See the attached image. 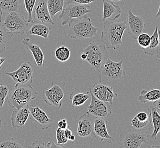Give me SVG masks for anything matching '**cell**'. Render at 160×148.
I'll use <instances>...</instances> for the list:
<instances>
[{"label": "cell", "instance_id": "1", "mask_svg": "<svg viewBox=\"0 0 160 148\" xmlns=\"http://www.w3.org/2000/svg\"><path fill=\"white\" fill-rule=\"evenodd\" d=\"M127 29L126 21H104L101 40L108 49H119L123 44L122 37Z\"/></svg>", "mask_w": 160, "mask_h": 148}, {"label": "cell", "instance_id": "2", "mask_svg": "<svg viewBox=\"0 0 160 148\" xmlns=\"http://www.w3.org/2000/svg\"><path fill=\"white\" fill-rule=\"evenodd\" d=\"M37 93L31 84L16 83L10 90L8 103L11 108H23L37 98Z\"/></svg>", "mask_w": 160, "mask_h": 148}, {"label": "cell", "instance_id": "3", "mask_svg": "<svg viewBox=\"0 0 160 148\" xmlns=\"http://www.w3.org/2000/svg\"><path fill=\"white\" fill-rule=\"evenodd\" d=\"M123 59L115 62L110 58L108 59L98 72L99 83L112 86L126 77V73L123 70Z\"/></svg>", "mask_w": 160, "mask_h": 148}, {"label": "cell", "instance_id": "4", "mask_svg": "<svg viewBox=\"0 0 160 148\" xmlns=\"http://www.w3.org/2000/svg\"><path fill=\"white\" fill-rule=\"evenodd\" d=\"M69 36L72 39H86L96 36L99 30L92 25L88 16H83L80 18L72 19L68 23Z\"/></svg>", "mask_w": 160, "mask_h": 148}, {"label": "cell", "instance_id": "5", "mask_svg": "<svg viewBox=\"0 0 160 148\" xmlns=\"http://www.w3.org/2000/svg\"><path fill=\"white\" fill-rule=\"evenodd\" d=\"M83 53L87 55L86 61L96 69L97 72L102 65L109 58L107 47L105 45L92 41L83 49Z\"/></svg>", "mask_w": 160, "mask_h": 148}, {"label": "cell", "instance_id": "6", "mask_svg": "<svg viewBox=\"0 0 160 148\" xmlns=\"http://www.w3.org/2000/svg\"><path fill=\"white\" fill-rule=\"evenodd\" d=\"M65 86L64 82L53 81L51 86L43 91L42 98L44 102L56 109H59L62 104V100L67 93Z\"/></svg>", "mask_w": 160, "mask_h": 148}, {"label": "cell", "instance_id": "7", "mask_svg": "<svg viewBox=\"0 0 160 148\" xmlns=\"http://www.w3.org/2000/svg\"><path fill=\"white\" fill-rule=\"evenodd\" d=\"M149 135L142 131L128 129L122 131L120 135L119 147L123 148H139L144 143L149 145Z\"/></svg>", "mask_w": 160, "mask_h": 148}, {"label": "cell", "instance_id": "8", "mask_svg": "<svg viewBox=\"0 0 160 148\" xmlns=\"http://www.w3.org/2000/svg\"><path fill=\"white\" fill-rule=\"evenodd\" d=\"M2 25L12 34L23 35L28 28L29 22L21 13L14 11L8 13Z\"/></svg>", "mask_w": 160, "mask_h": 148}, {"label": "cell", "instance_id": "9", "mask_svg": "<svg viewBox=\"0 0 160 148\" xmlns=\"http://www.w3.org/2000/svg\"><path fill=\"white\" fill-rule=\"evenodd\" d=\"M34 66L30 62H19V67L12 72H7L6 75L9 76L16 83L31 84L34 77Z\"/></svg>", "mask_w": 160, "mask_h": 148}, {"label": "cell", "instance_id": "10", "mask_svg": "<svg viewBox=\"0 0 160 148\" xmlns=\"http://www.w3.org/2000/svg\"><path fill=\"white\" fill-rule=\"evenodd\" d=\"M85 5L76 3H69L65 5V8L59 14V18L62 20V26L67 25L72 19L80 18L90 13Z\"/></svg>", "mask_w": 160, "mask_h": 148}, {"label": "cell", "instance_id": "11", "mask_svg": "<svg viewBox=\"0 0 160 148\" xmlns=\"http://www.w3.org/2000/svg\"><path fill=\"white\" fill-rule=\"evenodd\" d=\"M89 91L91 101L88 107V112L94 117L106 118L110 117L112 113L111 104L109 103L102 102L96 98L93 95L90 89H89Z\"/></svg>", "mask_w": 160, "mask_h": 148}, {"label": "cell", "instance_id": "12", "mask_svg": "<svg viewBox=\"0 0 160 148\" xmlns=\"http://www.w3.org/2000/svg\"><path fill=\"white\" fill-rule=\"evenodd\" d=\"M126 21L128 33L134 40H137L139 35L143 33L145 28L144 20L142 17L135 15L132 10H128Z\"/></svg>", "mask_w": 160, "mask_h": 148}, {"label": "cell", "instance_id": "13", "mask_svg": "<svg viewBox=\"0 0 160 148\" xmlns=\"http://www.w3.org/2000/svg\"><path fill=\"white\" fill-rule=\"evenodd\" d=\"M93 95L102 102H108L112 104L114 98L117 97V93L114 92L112 87L103 83H94L90 88Z\"/></svg>", "mask_w": 160, "mask_h": 148}, {"label": "cell", "instance_id": "14", "mask_svg": "<svg viewBox=\"0 0 160 148\" xmlns=\"http://www.w3.org/2000/svg\"><path fill=\"white\" fill-rule=\"evenodd\" d=\"M77 125V135L81 137H92L95 138L94 133L93 130L94 119L87 112L82 114L76 121Z\"/></svg>", "mask_w": 160, "mask_h": 148}, {"label": "cell", "instance_id": "15", "mask_svg": "<svg viewBox=\"0 0 160 148\" xmlns=\"http://www.w3.org/2000/svg\"><path fill=\"white\" fill-rule=\"evenodd\" d=\"M31 119L41 128L42 130H46L52 126L54 121L51 119L42 108L34 105H28Z\"/></svg>", "mask_w": 160, "mask_h": 148}, {"label": "cell", "instance_id": "16", "mask_svg": "<svg viewBox=\"0 0 160 148\" xmlns=\"http://www.w3.org/2000/svg\"><path fill=\"white\" fill-rule=\"evenodd\" d=\"M32 17L34 20L43 24H51L54 25L48 9L47 0H37L34 7Z\"/></svg>", "mask_w": 160, "mask_h": 148}, {"label": "cell", "instance_id": "17", "mask_svg": "<svg viewBox=\"0 0 160 148\" xmlns=\"http://www.w3.org/2000/svg\"><path fill=\"white\" fill-rule=\"evenodd\" d=\"M93 130L96 140L99 141H106L110 144L112 143L114 139L108 133L106 121L103 117H94Z\"/></svg>", "mask_w": 160, "mask_h": 148}, {"label": "cell", "instance_id": "18", "mask_svg": "<svg viewBox=\"0 0 160 148\" xmlns=\"http://www.w3.org/2000/svg\"><path fill=\"white\" fill-rule=\"evenodd\" d=\"M22 42L25 46L27 51L31 52L32 54L37 67L40 68L44 66V55L40 47L37 44L31 42V40L29 38H25L22 40Z\"/></svg>", "mask_w": 160, "mask_h": 148}, {"label": "cell", "instance_id": "19", "mask_svg": "<svg viewBox=\"0 0 160 148\" xmlns=\"http://www.w3.org/2000/svg\"><path fill=\"white\" fill-rule=\"evenodd\" d=\"M103 12L102 20L115 21L120 17L122 10L119 5L112 3L108 0H102Z\"/></svg>", "mask_w": 160, "mask_h": 148}, {"label": "cell", "instance_id": "20", "mask_svg": "<svg viewBox=\"0 0 160 148\" xmlns=\"http://www.w3.org/2000/svg\"><path fill=\"white\" fill-rule=\"evenodd\" d=\"M30 114L28 105L19 109H16V110L12 112L10 118L12 128H22L26 123Z\"/></svg>", "mask_w": 160, "mask_h": 148}, {"label": "cell", "instance_id": "21", "mask_svg": "<svg viewBox=\"0 0 160 148\" xmlns=\"http://www.w3.org/2000/svg\"><path fill=\"white\" fill-rule=\"evenodd\" d=\"M51 29L43 23L37 22L34 23L30 28L26 30V34L28 35H34L43 37L44 39H47L49 37Z\"/></svg>", "mask_w": 160, "mask_h": 148}, {"label": "cell", "instance_id": "22", "mask_svg": "<svg viewBox=\"0 0 160 148\" xmlns=\"http://www.w3.org/2000/svg\"><path fill=\"white\" fill-rule=\"evenodd\" d=\"M90 98V91L86 93L81 92L77 89H74L70 94L69 99L73 106H81L84 104Z\"/></svg>", "mask_w": 160, "mask_h": 148}, {"label": "cell", "instance_id": "23", "mask_svg": "<svg viewBox=\"0 0 160 148\" xmlns=\"http://www.w3.org/2000/svg\"><path fill=\"white\" fill-rule=\"evenodd\" d=\"M160 99V90L153 89L150 91L142 90L140 95L138 97V100L141 103H146L148 102H154Z\"/></svg>", "mask_w": 160, "mask_h": 148}, {"label": "cell", "instance_id": "24", "mask_svg": "<svg viewBox=\"0 0 160 148\" xmlns=\"http://www.w3.org/2000/svg\"><path fill=\"white\" fill-rule=\"evenodd\" d=\"M148 110L151 112L152 121L154 130L149 137L153 140L157 139V135L160 132V114L153 106H150Z\"/></svg>", "mask_w": 160, "mask_h": 148}, {"label": "cell", "instance_id": "25", "mask_svg": "<svg viewBox=\"0 0 160 148\" xmlns=\"http://www.w3.org/2000/svg\"><path fill=\"white\" fill-rule=\"evenodd\" d=\"M158 30V28L156 27L153 33L151 36V41L149 46L145 49H142L145 54L153 56L156 54L157 47L159 43V36Z\"/></svg>", "mask_w": 160, "mask_h": 148}, {"label": "cell", "instance_id": "26", "mask_svg": "<svg viewBox=\"0 0 160 148\" xmlns=\"http://www.w3.org/2000/svg\"><path fill=\"white\" fill-rule=\"evenodd\" d=\"M47 3L50 15L52 17L63 10L65 0H47Z\"/></svg>", "mask_w": 160, "mask_h": 148}, {"label": "cell", "instance_id": "27", "mask_svg": "<svg viewBox=\"0 0 160 148\" xmlns=\"http://www.w3.org/2000/svg\"><path fill=\"white\" fill-rule=\"evenodd\" d=\"M22 0H0V8L3 12L17 11Z\"/></svg>", "mask_w": 160, "mask_h": 148}, {"label": "cell", "instance_id": "28", "mask_svg": "<svg viewBox=\"0 0 160 148\" xmlns=\"http://www.w3.org/2000/svg\"><path fill=\"white\" fill-rule=\"evenodd\" d=\"M132 127L137 130L142 131V130H150L153 128V124L152 121V117L149 118L148 120L146 121H139L136 116L133 118L131 121Z\"/></svg>", "mask_w": 160, "mask_h": 148}, {"label": "cell", "instance_id": "29", "mask_svg": "<svg viewBox=\"0 0 160 148\" xmlns=\"http://www.w3.org/2000/svg\"><path fill=\"white\" fill-rule=\"evenodd\" d=\"M14 34L8 31L3 25H0V53L6 50V44L12 38Z\"/></svg>", "mask_w": 160, "mask_h": 148}, {"label": "cell", "instance_id": "30", "mask_svg": "<svg viewBox=\"0 0 160 148\" xmlns=\"http://www.w3.org/2000/svg\"><path fill=\"white\" fill-rule=\"evenodd\" d=\"M55 55L56 58L60 62H66L71 57V51L68 47L62 45L56 49L55 51Z\"/></svg>", "mask_w": 160, "mask_h": 148}, {"label": "cell", "instance_id": "31", "mask_svg": "<svg viewBox=\"0 0 160 148\" xmlns=\"http://www.w3.org/2000/svg\"><path fill=\"white\" fill-rule=\"evenodd\" d=\"M24 142L16 141L13 137H8L0 141V148H22Z\"/></svg>", "mask_w": 160, "mask_h": 148}, {"label": "cell", "instance_id": "32", "mask_svg": "<svg viewBox=\"0 0 160 148\" xmlns=\"http://www.w3.org/2000/svg\"><path fill=\"white\" fill-rule=\"evenodd\" d=\"M37 1V0H24L25 9L28 13V21L29 23H34L32 13Z\"/></svg>", "mask_w": 160, "mask_h": 148}, {"label": "cell", "instance_id": "33", "mask_svg": "<svg viewBox=\"0 0 160 148\" xmlns=\"http://www.w3.org/2000/svg\"><path fill=\"white\" fill-rule=\"evenodd\" d=\"M10 90L8 86L0 83V111L3 109L4 104L9 94Z\"/></svg>", "mask_w": 160, "mask_h": 148}, {"label": "cell", "instance_id": "34", "mask_svg": "<svg viewBox=\"0 0 160 148\" xmlns=\"http://www.w3.org/2000/svg\"><path fill=\"white\" fill-rule=\"evenodd\" d=\"M137 40L139 45L142 47V49H145L148 47L151 41V36L147 33H142L137 38Z\"/></svg>", "mask_w": 160, "mask_h": 148}, {"label": "cell", "instance_id": "35", "mask_svg": "<svg viewBox=\"0 0 160 148\" xmlns=\"http://www.w3.org/2000/svg\"><path fill=\"white\" fill-rule=\"evenodd\" d=\"M56 137L57 140L58 144L59 145H64L67 144V142H68L69 140L65 135L64 130L60 129L59 128L57 129L56 132Z\"/></svg>", "mask_w": 160, "mask_h": 148}, {"label": "cell", "instance_id": "36", "mask_svg": "<svg viewBox=\"0 0 160 148\" xmlns=\"http://www.w3.org/2000/svg\"><path fill=\"white\" fill-rule=\"evenodd\" d=\"M95 0H65V5L69 3H76L80 5H88Z\"/></svg>", "mask_w": 160, "mask_h": 148}, {"label": "cell", "instance_id": "37", "mask_svg": "<svg viewBox=\"0 0 160 148\" xmlns=\"http://www.w3.org/2000/svg\"><path fill=\"white\" fill-rule=\"evenodd\" d=\"M136 116L139 121L144 122V121H146L149 119V118L151 117V114L150 112H149V114H148L144 111H141V112H139V113L136 114Z\"/></svg>", "mask_w": 160, "mask_h": 148}, {"label": "cell", "instance_id": "38", "mask_svg": "<svg viewBox=\"0 0 160 148\" xmlns=\"http://www.w3.org/2000/svg\"><path fill=\"white\" fill-rule=\"evenodd\" d=\"M46 146H45L44 143L41 140H37L36 141L32 143V144L28 146V148H45Z\"/></svg>", "mask_w": 160, "mask_h": 148}, {"label": "cell", "instance_id": "39", "mask_svg": "<svg viewBox=\"0 0 160 148\" xmlns=\"http://www.w3.org/2000/svg\"><path fill=\"white\" fill-rule=\"evenodd\" d=\"M58 127L59 128L65 130L68 127V123H67V120L66 119H63L62 120L58 121Z\"/></svg>", "mask_w": 160, "mask_h": 148}, {"label": "cell", "instance_id": "40", "mask_svg": "<svg viewBox=\"0 0 160 148\" xmlns=\"http://www.w3.org/2000/svg\"><path fill=\"white\" fill-rule=\"evenodd\" d=\"M46 148H64V146L62 145H59V144H56L55 143H54L52 141H50L48 142L47 144Z\"/></svg>", "mask_w": 160, "mask_h": 148}, {"label": "cell", "instance_id": "41", "mask_svg": "<svg viewBox=\"0 0 160 148\" xmlns=\"http://www.w3.org/2000/svg\"><path fill=\"white\" fill-rule=\"evenodd\" d=\"M158 36H159V43H158V46L157 47V52L156 54V56L157 58L160 59V30H158Z\"/></svg>", "mask_w": 160, "mask_h": 148}, {"label": "cell", "instance_id": "42", "mask_svg": "<svg viewBox=\"0 0 160 148\" xmlns=\"http://www.w3.org/2000/svg\"><path fill=\"white\" fill-rule=\"evenodd\" d=\"M111 2L112 3H115L116 5H123L125 3L126 0H108Z\"/></svg>", "mask_w": 160, "mask_h": 148}, {"label": "cell", "instance_id": "43", "mask_svg": "<svg viewBox=\"0 0 160 148\" xmlns=\"http://www.w3.org/2000/svg\"><path fill=\"white\" fill-rule=\"evenodd\" d=\"M153 106L156 109L160 110V99H158L157 100H156L155 102H153Z\"/></svg>", "mask_w": 160, "mask_h": 148}, {"label": "cell", "instance_id": "44", "mask_svg": "<svg viewBox=\"0 0 160 148\" xmlns=\"http://www.w3.org/2000/svg\"><path fill=\"white\" fill-rule=\"evenodd\" d=\"M65 132V136L66 137L68 138V140H69V137L72 135V131H71V130H69V129H68V128H67V129H65L64 130Z\"/></svg>", "mask_w": 160, "mask_h": 148}, {"label": "cell", "instance_id": "45", "mask_svg": "<svg viewBox=\"0 0 160 148\" xmlns=\"http://www.w3.org/2000/svg\"><path fill=\"white\" fill-rule=\"evenodd\" d=\"M6 60V58L2 57V56H0V69L2 67V66L3 65V63L5 62Z\"/></svg>", "mask_w": 160, "mask_h": 148}, {"label": "cell", "instance_id": "46", "mask_svg": "<svg viewBox=\"0 0 160 148\" xmlns=\"http://www.w3.org/2000/svg\"><path fill=\"white\" fill-rule=\"evenodd\" d=\"M80 56H81V58L85 61V60H86V58H87V55L85 53H83L82 54H81Z\"/></svg>", "mask_w": 160, "mask_h": 148}, {"label": "cell", "instance_id": "47", "mask_svg": "<svg viewBox=\"0 0 160 148\" xmlns=\"http://www.w3.org/2000/svg\"><path fill=\"white\" fill-rule=\"evenodd\" d=\"M155 17H156V18H160V3L159 7H158V11H157V13H156Z\"/></svg>", "mask_w": 160, "mask_h": 148}, {"label": "cell", "instance_id": "48", "mask_svg": "<svg viewBox=\"0 0 160 148\" xmlns=\"http://www.w3.org/2000/svg\"><path fill=\"white\" fill-rule=\"evenodd\" d=\"M2 15H3V11L0 8V23H1V22L2 21Z\"/></svg>", "mask_w": 160, "mask_h": 148}, {"label": "cell", "instance_id": "49", "mask_svg": "<svg viewBox=\"0 0 160 148\" xmlns=\"http://www.w3.org/2000/svg\"><path fill=\"white\" fill-rule=\"evenodd\" d=\"M75 139H76V137H75L74 135H73L72 134V135L69 137V140H70V141H74V140H75Z\"/></svg>", "mask_w": 160, "mask_h": 148}, {"label": "cell", "instance_id": "50", "mask_svg": "<svg viewBox=\"0 0 160 148\" xmlns=\"http://www.w3.org/2000/svg\"><path fill=\"white\" fill-rule=\"evenodd\" d=\"M1 127H2V121L0 119V130L1 128Z\"/></svg>", "mask_w": 160, "mask_h": 148}, {"label": "cell", "instance_id": "51", "mask_svg": "<svg viewBox=\"0 0 160 148\" xmlns=\"http://www.w3.org/2000/svg\"><path fill=\"white\" fill-rule=\"evenodd\" d=\"M157 111H158V113L160 114V110H158V109H157Z\"/></svg>", "mask_w": 160, "mask_h": 148}]
</instances>
